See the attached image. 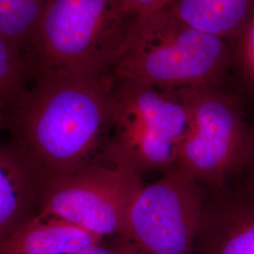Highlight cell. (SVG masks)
Returning a JSON list of instances; mask_svg holds the SVG:
<instances>
[{"label":"cell","mask_w":254,"mask_h":254,"mask_svg":"<svg viewBox=\"0 0 254 254\" xmlns=\"http://www.w3.org/2000/svg\"><path fill=\"white\" fill-rule=\"evenodd\" d=\"M113 76L47 73L8 115L11 139L46 181L102 155L113 118Z\"/></svg>","instance_id":"obj_1"},{"label":"cell","mask_w":254,"mask_h":254,"mask_svg":"<svg viewBox=\"0 0 254 254\" xmlns=\"http://www.w3.org/2000/svg\"><path fill=\"white\" fill-rule=\"evenodd\" d=\"M231 43L200 31L167 8L136 17L111 74L168 89L223 85Z\"/></svg>","instance_id":"obj_2"},{"label":"cell","mask_w":254,"mask_h":254,"mask_svg":"<svg viewBox=\"0 0 254 254\" xmlns=\"http://www.w3.org/2000/svg\"><path fill=\"white\" fill-rule=\"evenodd\" d=\"M136 17L122 0H48L26 53L30 75L111 73Z\"/></svg>","instance_id":"obj_3"},{"label":"cell","mask_w":254,"mask_h":254,"mask_svg":"<svg viewBox=\"0 0 254 254\" xmlns=\"http://www.w3.org/2000/svg\"><path fill=\"white\" fill-rule=\"evenodd\" d=\"M112 95V126L104 156L141 179L166 173L175 163L190 124L184 90L113 76Z\"/></svg>","instance_id":"obj_4"},{"label":"cell","mask_w":254,"mask_h":254,"mask_svg":"<svg viewBox=\"0 0 254 254\" xmlns=\"http://www.w3.org/2000/svg\"><path fill=\"white\" fill-rule=\"evenodd\" d=\"M190 124L173 167L205 190L223 188L242 174L251 134V119L241 98L221 85L183 89Z\"/></svg>","instance_id":"obj_5"},{"label":"cell","mask_w":254,"mask_h":254,"mask_svg":"<svg viewBox=\"0 0 254 254\" xmlns=\"http://www.w3.org/2000/svg\"><path fill=\"white\" fill-rule=\"evenodd\" d=\"M143 179L103 154L79 170L46 181L38 214L63 219L103 237L122 234Z\"/></svg>","instance_id":"obj_6"},{"label":"cell","mask_w":254,"mask_h":254,"mask_svg":"<svg viewBox=\"0 0 254 254\" xmlns=\"http://www.w3.org/2000/svg\"><path fill=\"white\" fill-rule=\"evenodd\" d=\"M205 193L190 175L172 167L138 191L120 236L142 254H190Z\"/></svg>","instance_id":"obj_7"},{"label":"cell","mask_w":254,"mask_h":254,"mask_svg":"<svg viewBox=\"0 0 254 254\" xmlns=\"http://www.w3.org/2000/svg\"><path fill=\"white\" fill-rule=\"evenodd\" d=\"M190 254H254V184L242 177L206 190Z\"/></svg>","instance_id":"obj_8"},{"label":"cell","mask_w":254,"mask_h":254,"mask_svg":"<svg viewBox=\"0 0 254 254\" xmlns=\"http://www.w3.org/2000/svg\"><path fill=\"white\" fill-rule=\"evenodd\" d=\"M44 180L15 142L0 144V244L38 212Z\"/></svg>","instance_id":"obj_9"},{"label":"cell","mask_w":254,"mask_h":254,"mask_svg":"<svg viewBox=\"0 0 254 254\" xmlns=\"http://www.w3.org/2000/svg\"><path fill=\"white\" fill-rule=\"evenodd\" d=\"M105 237L38 214L0 244V254H77Z\"/></svg>","instance_id":"obj_10"},{"label":"cell","mask_w":254,"mask_h":254,"mask_svg":"<svg viewBox=\"0 0 254 254\" xmlns=\"http://www.w3.org/2000/svg\"><path fill=\"white\" fill-rule=\"evenodd\" d=\"M167 9L192 27L233 42L254 11V0H170Z\"/></svg>","instance_id":"obj_11"},{"label":"cell","mask_w":254,"mask_h":254,"mask_svg":"<svg viewBox=\"0 0 254 254\" xmlns=\"http://www.w3.org/2000/svg\"><path fill=\"white\" fill-rule=\"evenodd\" d=\"M48 0H0V33L26 58Z\"/></svg>","instance_id":"obj_12"},{"label":"cell","mask_w":254,"mask_h":254,"mask_svg":"<svg viewBox=\"0 0 254 254\" xmlns=\"http://www.w3.org/2000/svg\"><path fill=\"white\" fill-rule=\"evenodd\" d=\"M29 75L25 56L0 33V109L8 115L27 92Z\"/></svg>","instance_id":"obj_13"},{"label":"cell","mask_w":254,"mask_h":254,"mask_svg":"<svg viewBox=\"0 0 254 254\" xmlns=\"http://www.w3.org/2000/svg\"><path fill=\"white\" fill-rule=\"evenodd\" d=\"M234 89L247 109L254 108V11L239 35L231 42Z\"/></svg>","instance_id":"obj_14"},{"label":"cell","mask_w":254,"mask_h":254,"mask_svg":"<svg viewBox=\"0 0 254 254\" xmlns=\"http://www.w3.org/2000/svg\"><path fill=\"white\" fill-rule=\"evenodd\" d=\"M77 254H142L123 236L106 237L100 243L86 248Z\"/></svg>","instance_id":"obj_15"},{"label":"cell","mask_w":254,"mask_h":254,"mask_svg":"<svg viewBox=\"0 0 254 254\" xmlns=\"http://www.w3.org/2000/svg\"><path fill=\"white\" fill-rule=\"evenodd\" d=\"M131 13L136 16L163 9L170 0H122Z\"/></svg>","instance_id":"obj_16"},{"label":"cell","mask_w":254,"mask_h":254,"mask_svg":"<svg viewBox=\"0 0 254 254\" xmlns=\"http://www.w3.org/2000/svg\"><path fill=\"white\" fill-rule=\"evenodd\" d=\"M251 119V134L246 157L245 166L240 177L254 184V113L250 115Z\"/></svg>","instance_id":"obj_17"},{"label":"cell","mask_w":254,"mask_h":254,"mask_svg":"<svg viewBox=\"0 0 254 254\" xmlns=\"http://www.w3.org/2000/svg\"><path fill=\"white\" fill-rule=\"evenodd\" d=\"M6 127H8V115L4 110L0 109V130Z\"/></svg>","instance_id":"obj_18"}]
</instances>
